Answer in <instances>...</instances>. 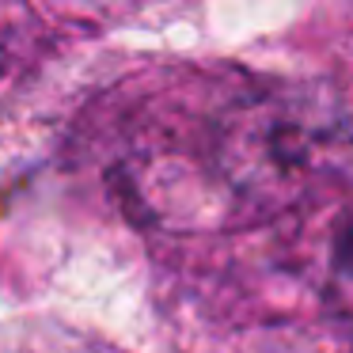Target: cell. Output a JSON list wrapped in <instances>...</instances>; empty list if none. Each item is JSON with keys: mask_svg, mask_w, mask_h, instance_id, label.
<instances>
[{"mask_svg": "<svg viewBox=\"0 0 353 353\" xmlns=\"http://www.w3.org/2000/svg\"><path fill=\"white\" fill-rule=\"evenodd\" d=\"M330 304L345 323H353V209L345 213L330 251Z\"/></svg>", "mask_w": 353, "mask_h": 353, "instance_id": "cell-1", "label": "cell"}]
</instances>
